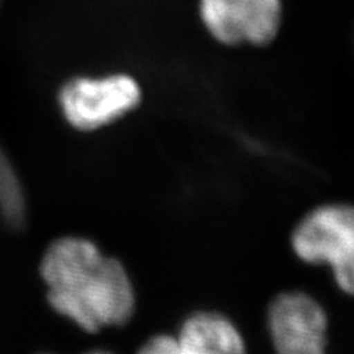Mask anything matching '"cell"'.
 I'll list each match as a JSON object with an SVG mask.
<instances>
[{
    "label": "cell",
    "mask_w": 354,
    "mask_h": 354,
    "mask_svg": "<svg viewBox=\"0 0 354 354\" xmlns=\"http://www.w3.org/2000/svg\"><path fill=\"white\" fill-rule=\"evenodd\" d=\"M268 319L276 354H326L328 317L315 298L281 294L272 301Z\"/></svg>",
    "instance_id": "4"
},
{
    "label": "cell",
    "mask_w": 354,
    "mask_h": 354,
    "mask_svg": "<svg viewBox=\"0 0 354 354\" xmlns=\"http://www.w3.org/2000/svg\"><path fill=\"white\" fill-rule=\"evenodd\" d=\"M40 273L50 306L87 332L126 325L135 312V291L123 264L102 256L88 239L55 241L44 252Z\"/></svg>",
    "instance_id": "1"
},
{
    "label": "cell",
    "mask_w": 354,
    "mask_h": 354,
    "mask_svg": "<svg viewBox=\"0 0 354 354\" xmlns=\"http://www.w3.org/2000/svg\"><path fill=\"white\" fill-rule=\"evenodd\" d=\"M297 256L312 264H328L342 291L354 286V214L350 205H324L308 213L292 234Z\"/></svg>",
    "instance_id": "2"
},
{
    "label": "cell",
    "mask_w": 354,
    "mask_h": 354,
    "mask_svg": "<svg viewBox=\"0 0 354 354\" xmlns=\"http://www.w3.org/2000/svg\"><path fill=\"white\" fill-rule=\"evenodd\" d=\"M62 113L79 130H96L135 109L140 102L138 83L126 74L102 79H74L59 95Z\"/></svg>",
    "instance_id": "3"
},
{
    "label": "cell",
    "mask_w": 354,
    "mask_h": 354,
    "mask_svg": "<svg viewBox=\"0 0 354 354\" xmlns=\"http://www.w3.org/2000/svg\"><path fill=\"white\" fill-rule=\"evenodd\" d=\"M176 339L177 354H245V346L229 319L198 312L185 320Z\"/></svg>",
    "instance_id": "6"
},
{
    "label": "cell",
    "mask_w": 354,
    "mask_h": 354,
    "mask_svg": "<svg viewBox=\"0 0 354 354\" xmlns=\"http://www.w3.org/2000/svg\"><path fill=\"white\" fill-rule=\"evenodd\" d=\"M84 354H113V353H109V351H104V350H93V351L84 353Z\"/></svg>",
    "instance_id": "8"
},
{
    "label": "cell",
    "mask_w": 354,
    "mask_h": 354,
    "mask_svg": "<svg viewBox=\"0 0 354 354\" xmlns=\"http://www.w3.org/2000/svg\"><path fill=\"white\" fill-rule=\"evenodd\" d=\"M201 17L225 44H268L281 26L279 0H201Z\"/></svg>",
    "instance_id": "5"
},
{
    "label": "cell",
    "mask_w": 354,
    "mask_h": 354,
    "mask_svg": "<svg viewBox=\"0 0 354 354\" xmlns=\"http://www.w3.org/2000/svg\"><path fill=\"white\" fill-rule=\"evenodd\" d=\"M138 354H177L176 339L170 335H157L147 341Z\"/></svg>",
    "instance_id": "7"
}]
</instances>
